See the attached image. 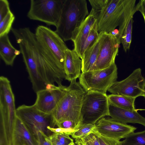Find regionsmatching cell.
Segmentation results:
<instances>
[{
	"label": "cell",
	"instance_id": "6da1fadb",
	"mask_svg": "<svg viewBox=\"0 0 145 145\" xmlns=\"http://www.w3.org/2000/svg\"><path fill=\"white\" fill-rule=\"evenodd\" d=\"M91 7L89 14L96 19L99 33H108L120 25L127 0H89Z\"/></svg>",
	"mask_w": 145,
	"mask_h": 145
},
{
	"label": "cell",
	"instance_id": "7a4b0ae2",
	"mask_svg": "<svg viewBox=\"0 0 145 145\" xmlns=\"http://www.w3.org/2000/svg\"><path fill=\"white\" fill-rule=\"evenodd\" d=\"M89 14L86 0H64L55 31L64 41H72Z\"/></svg>",
	"mask_w": 145,
	"mask_h": 145
},
{
	"label": "cell",
	"instance_id": "3957f363",
	"mask_svg": "<svg viewBox=\"0 0 145 145\" xmlns=\"http://www.w3.org/2000/svg\"><path fill=\"white\" fill-rule=\"evenodd\" d=\"M86 92L76 80L70 82L67 87L65 95L52 113L56 126L67 120L73 121L80 125L83 123L80 112Z\"/></svg>",
	"mask_w": 145,
	"mask_h": 145
},
{
	"label": "cell",
	"instance_id": "277c9868",
	"mask_svg": "<svg viewBox=\"0 0 145 145\" xmlns=\"http://www.w3.org/2000/svg\"><path fill=\"white\" fill-rule=\"evenodd\" d=\"M29 38L35 60L40 74L47 85H62L65 79V72L56 61L37 40L35 34L28 27Z\"/></svg>",
	"mask_w": 145,
	"mask_h": 145
},
{
	"label": "cell",
	"instance_id": "5b68a950",
	"mask_svg": "<svg viewBox=\"0 0 145 145\" xmlns=\"http://www.w3.org/2000/svg\"><path fill=\"white\" fill-rule=\"evenodd\" d=\"M16 115L36 140L38 132H41L48 137L54 133L48 129L56 128L52 113L43 112L34 104L19 106L16 109Z\"/></svg>",
	"mask_w": 145,
	"mask_h": 145
},
{
	"label": "cell",
	"instance_id": "8992f818",
	"mask_svg": "<svg viewBox=\"0 0 145 145\" xmlns=\"http://www.w3.org/2000/svg\"><path fill=\"white\" fill-rule=\"evenodd\" d=\"M12 33L19 45L33 89L36 93L45 89L47 85L40 74L35 60L27 28L15 29Z\"/></svg>",
	"mask_w": 145,
	"mask_h": 145
},
{
	"label": "cell",
	"instance_id": "52a82bcc",
	"mask_svg": "<svg viewBox=\"0 0 145 145\" xmlns=\"http://www.w3.org/2000/svg\"><path fill=\"white\" fill-rule=\"evenodd\" d=\"M118 68L115 63L101 70L82 72L79 82L86 92L97 91L106 93L117 81Z\"/></svg>",
	"mask_w": 145,
	"mask_h": 145
},
{
	"label": "cell",
	"instance_id": "ba28073f",
	"mask_svg": "<svg viewBox=\"0 0 145 145\" xmlns=\"http://www.w3.org/2000/svg\"><path fill=\"white\" fill-rule=\"evenodd\" d=\"M109 115L106 94L93 91L86 92L80 112L82 123L95 124L100 119Z\"/></svg>",
	"mask_w": 145,
	"mask_h": 145
},
{
	"label": "cell",
	"instance_id": "9c48e42d",
	"mask_svg": "<svg viewBox=\"0 0 145 145\" xmlns=\"http://www.w3.org/2000/svg\"><path fill=\"white\" fill-rule=\"evenodd\" d=\"M64 0H31L27 16L30 19L56 27L61 14Z\"/></svg>",
	"mask_w": 145,
	"mask_h": 145
},
{
	"label": "cell",
	"instance_id": "30bf717a",
	"mask_svg": "<svg viewBox=\"0 0 145 145\" xmlns=\"http://www.w3.org/2000/svg\"><path fill=\"white\" fill-rule=\"evenodd\" d=\"M35 34L39 43L65 71V52L68 48L64 41L55 31L42 25L37 27Z\"/></svg>",
	"mask_w": 145,
	"mask_h": 145
},
{
	"label": "cell",
	"instance_id": "8fae6325",
	"mask_svg": "<svg viewBox=\"0 0 145 145\" xmlns=\"http://www.w3.org/2000/svg\"><path fill=\"white\" fill-rule=\"evenodd\" d=\"M15 98L10 82L7 77H0V122L5 130L13 132L16 117Z\"/></svg>",
	"mask_w": 145,
	"mask_h": 145
},
{
	"label": "cell",
	"instance_id": "7c38bea8",
	"mask_svg": "<svg viewBox=\"0 0 145 145\" xmlns=\"http://www.w3.org/2000/svg\"><path fill=\"white\" fill-rule=\"evenodd\" d=\"M145 86V79L142 76L141 69L135 70L126 78L116 81L108 90L112 94L136 98L142 96Z\"/></svg>",
	"mask_w": 145,
	"mask_h": 145
},
{
	"label": "cell",
	"instance_id": "4fadbf2b",
	"mask_svg": "<svg viewBox=\"0 0 145 145\" xmlns=\"http://www.w3.org/2000/svg\"><path fill=\"white\" fill-rule=\"evenodd\" d=\"M103 33L98 56L91 71L101 70L109 67L115 63L116 57L118 55L120 40L110 33Z\"/></svg>",
	"mask_w": 145,
	"mask_h": 145
},
{
	"label": "cell",
	"instance_id": "5bb4252c",
	"mask_svg": "<svg viewBox=\"0 0 145 145\" xmlns=\"http://www.w3.org/2000/svg\"><path fill=\"white\" fill-rule=\"evenodd\" d=\"M67 86L48 84L45 89L37 92L34 105L39 110L48 114L52 113L65 95Z\"/></svg>",
	"mask_w": 145,
	"mask_h": 145
},
{
	"label": "cell",
	"instance_id": "9a60e30c",
	"mask_svg": "<svg viewBox=\"0 0 145 145\" xmlns=\"http://www.w3.org/2000/svg\"><path fill=\"white\" fill-rule=\"evenodd\" d=\"M137 128L116 121L111 118H103L95 124V133L109 138L120 140L134 132Z\"/></svg>",
	"mask_w": 145,
	"mask_h": 145
},
{
	"label": "cell",
	"instance_id": "2e32d148",
	"mask_svg": "<svg viewBox=\"0 0 145 145\" xmlns=\"http://www.w3.org/2000/svg\"><path fill=\"white\" fill-rule=\"evenodd\" d=\"M108 102L109 116L111 118L123 123H137L145 127V118L140 115L137 110L132 111L123 109Z\"/></svg>",
	"mask_w": 145,
	"mask_h": 145
},
{
	"label": "cell",
	"instance_id": "e0dca14e",
	"mask_svg": "<svg viewBox=\"0 0 145 145\" xmlns=\"http://www.w3.org/2000/svg\"><path fill=\"white\" fill-rule=\"evenodd\" d=\"M74 49L68 48L65 52L64 70L65 80L71 81L79 78L82 67L81 59Z\"/></svg>",
	"mask_w": 145,
	"mask_h": 145
},
{
	"label": "cell",
	"instance_id": "ac0fdd59",
	"mask_svg": "<svg viewBox=\"0 0 145 145\" xmlns=\"http://www.w3.org/2000/svg\"><path fill=\"white\" fill-rule=\"evenodd\" d=\"M95 22L96 19L95 17L89 14L80 27L72 41L74 44V49L81 59L83 55L86 40Z\"/></svg>",
	"mask_w": 145,
	"mask_h": 145
},
{
	"label": "cell",
	"instance_id": "d6986e66",
	"mask_svg": "<svg viewBox=\"0 0 145 145\" xmlns=\"http://www.w3.org/2000/svg\"><path fill=\"white\" fill-rule=\"evenodd\" d=\"M12 145H38L36 140L17 116L13 134Z\"/></svg>",
	"mask_w": 145,
	"mask_h": 145
},
{
	"label": "cell",
	"instance_id": "ffe728a7",
	"mask_svg": "<svg viewBox=\"0 0 145 145\" xmlns=\"http://www.w3.org/2000/svg\"><path fill=\"white\" fill-rule=\"evenodd\" d=\"M99 34L98 39L84 52L81 59L82 72L91 71L95 63L103 38V33Z\"/></svg>",
	"mask_w": 145,
	"mask_h": 145
},
{
	"label": "cell",
	"instance_id": "44dd1931",
	"mask_svg": "<svg viewBox=\"0 0 145 145\" xmlns=\"http://www.w3.org/2000/svg\"><path fill=\"white\" fill-rule=\"evenodd\" d=\"M20 53L12 46L8 34L0 37V56L6 65L12 66L15 58Z\"/></svg>",
	"mask_w": 145,
	"mask_h": 145
},
{
	"label": "cell",
	"instance_id": "7402d4cb",
	"mask_svg": "<svg viewBox=\"0 0 145 145\" xmlns=\"http://www.w3.org/2000/svg\"><path fill=\"white\" fill-rule=\"evenodd\" d=\"M108 97V101L118 107L132 111L136 110L134 103L136 98L112 94Z\"/></svg>",
	"mask_w": 145,
	"mask_h": 145
},
{
	"label": "cell",
	"instance_id": "603a6c76",
	"mask_svg": "<svg viewBox=\"0 0 145 145\" xmlns=\"http://www.w3.org/2000/svg\"><path fill=\"white\" fill-rule=\"evenodd\" d=\"M122 142V145H145V130L133 133Z\"/></svg>",
	"mask_w": 145,
	"mask_h": 145
},
{
	"label": "cell",
	"instance_id": "cb8c5ba5",
	"mask_svg": "<svg viewBox=\"0 0 145 145\" xmlns=\"http://www.w3.org/2000/svg\"><path fill=\"white\" fill-rule=\"evenodd\" d=\"M133 17L130 19L127 25L125 28L121 37L120 42L122 43L123 49L125 52L130 47L132 40Z\"/></svg>",
	"mask_w": 145,
	"mask_h": 145
},
{
	"label": "cell",
	"instance_id": "d4e9b609",
	"mask_svg": "<svg viewBox=\"0 0 145 145\" xmlns=\"http://www.w3.org/2000/svg\"><path fill=\"white\" fill-rule=\"evenodd\" d=\"M95 124L89 123H82L71 135L76 139H80L89 134L94 133Z\"/></svg>",
	"mask_w": 145,
	"mask_h": 145
},
{
	"label": "cell",
	"instance_id": "484cf974",
	"mask_svg": "<svg viewBox=\"0 0 145 145\" xmlns=\"http://www.w3.org/2000/svg\"><path fill=\"white\" fill-rule=\"evenodd\" d=\"M15 19V16L11 11L0 21V37L8 35L12 28V25Z\"/></svg>",
	"mask_w": 145,
	"mask_h": 145
},
{
	"label": "cell",
	"instance_id": "4316f807",
	"mask_svg": "<svg viewBox=\"0 0 145 145\" xmlns=\"http://www.w3.org/2000/svg\"><path fill=\"white\" fill-rule=\"evenodd\" d=\"M75 142L80 145H101L97 136L91 133L80 139H75Z\"/></svg>",
	"mask_w": 145,
	"mask_h": 145
},
{
	"label": "cell",
	"instance_id": "83f0119b",
	"mask_svg": "<svg viewBox=\"0 0 145 145\" xmlns=\"http://www.w3.org/2000/svg\"><path fill=\"white\" fill-rule=\"evenodd\" d=\"M99 35V33L97 30L95 22L86 40L84 49L83 53L98 39Z\"/></svg>",
	"mask_w": 145,
	"mask_h": 145
},
{
	"label": "cell",
	"instance_id": "f1b7e54d",
	"mask_svg": "<svg viewBox=\"0 0 145 145\" xmlns=\"http://www.w3.org/2000/svg\"><path fill=\"white\" fill-rule=\"evenodd\" d=\"M101 145H122V142L105 137L95 132Z\"/></svg>",
	"mask_w": 145,
	"mask_h": 145
},
{
	"label": "cell",
	"instance_id": "f546056e",
	"mask_svg": "<svg viewBox=\"0 0 145 145\" xmlns=\"http://www.w3.org/2000/svg\"><path fill=\"white\" fill-rule=\"evenodd\" d=\"M80 125L77 124L73 121L67 120L57 124L56 126L57 127L64 128L69 130L72 133L77 130Z\"/></svg>",
	"mask_w": 145,
	"mask_h": 145
},
{
	"label": "cell",
	"instance_id": "4dcf8cb0",
	"mask_svg": "<svg viewBox=\"0 0 145 145\" xmlns=\"http://www.w3.org/2000/svg\"><path fill=\"white\" fill-rule=\"evenodd\" d=\"M11 11L8 1L7 0H0V21Z\"/></svg>",
	"mask_w": 145,
	"mask_h": 145
},
{
	"label": "cell",
	"instance_id": "1f68e13d",
	"mask_svg": "<svg viewBox=\"0 0 145 145\" xmlns=\"http://www.w3.org/2000/svg\"><path fill=\"white\" fill-rule=\"evenodd\" d=\"M55 133L62 145H73L74 144L73 140L70 137L69 135L64 133Z\"/></svg>",
	"mask_w": 145,
	"mask_h": 145
},
{
	"label": "cell",
	"instance_id": "d6a6232c",
	"mask_svg": "<svg viewBox=\"0 0 145 145\" xmlns=\"http://www.w3.org/2000/svg\"><path fill=\"white\" fill-rule=\"evenodd\" d=\"M36 140L38 145H51L49 137L41 132L37 133Z\"/></svg>",
	"mask_w": 145,
	"mask_h": 145
},
{
	"label": "cell",
	"instance_id": "836d02e7",
	"mask_svg": "<svg viewBox=\"0 0 145 145\" xmlns=\"http://www.w3.org/2000/svg\"><path fill=\"white\" fill-rule=\"evenodd\" d=\"M137 11H139L142 14L145 23V0H140L136 5Z\"/></svg>",
	"mask_w": 145,
	"mask_h": 145
},
{
	"label": "cell",
	"instance_id": "e575fe53",
	"mask_svg": "<svg viewBox=\"0 0 145 145\" xmlns=\"http://www.w3.org/2000/svg\"><path fill=\"white\" fill-rule=\"evenodd\" d=\"M49 137L51 145H62L57 139L55 133Z\"/></svg>",
	"mask_w": 145,
	"mask_h": 145
},
{
	"label": "cell",
	"instance_id": "d590c367",
	"mask_svg": "<svg viewBox=\"0 0 145 145\" xmlns=\"http://www.w3.org/2000/svg\"><path fill=\"white\" fill-rule=\"evenodd\" d=\"M143 96L145 98V86L144 87Z\"/></svg>",
	"mask_w": 145,
	"mask_h": 145
},
{
	"label": "cell",
	"instance_id": "8d00e7d4",
	"mask_svg": "<svg viewBox=\"0 0 145 145\" xmlns=\"http://www.w3.org/2000/svg\"><path fill=\"white\" fill-rule=\"evenodd\" d=\"M73 145H80L78 144L76 142H74V144H73Z\"/></svg>",
	"mask_w": 145,
	"mask_h": 145
}]
</instances>
